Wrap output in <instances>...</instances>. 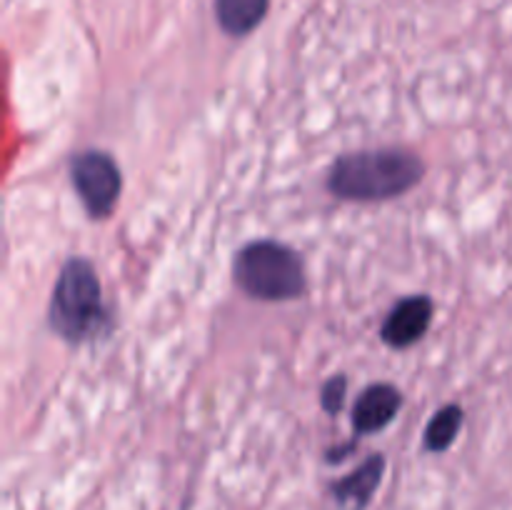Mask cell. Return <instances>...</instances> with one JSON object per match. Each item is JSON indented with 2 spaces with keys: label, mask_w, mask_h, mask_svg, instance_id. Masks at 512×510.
<instances>
[{
  "label": "cell",
  "mask_w": 512,
  "mask_h": 510,
  "mask_svg": "<svg viewBox=\"0 0 512 510\" xmlns=\"http://www.w3.org/2000/svg\"><path fill=\"white\" fill-rule=\"evenodd\" d=\"M425 163L405 148H365L340 155L328 173V190L350 203H380L405 195L423 180Z\"/></svg>",
  "instance_id": "cell-1"
},
{
  "label": "cell",
  "mask_w": 512,
  "mask_h": 510,
  "mask_svg": "<svg viewBox=\"0 0 512 510\" xmlns=\"http://www.w3.org/2000/svg\"><path fill=\"white\" fill-rule=\"evenodd\" d=\"M50 328L68 343H85L103 330L108 313L95 268L85 258H70L60 268L48 308Z\"/></svg>",
  "instance_id": "cell-2"
},
{
  "label": "cell",
  "mask_w": 512,
  "mask_h": 510,
  "mask_svg": "<svg viewBox=\"0 0 512 510\" xmlns=\"http://www.w3.org/2000/svg\"><path fill=\"white\" fill-rule=\"evenodd\" d=\"M233 278L245 295L265 303L295 300L305 293L303 260L278 240H253L240 248Z\"/></svg>",
  "instance_id": "cell-3"
},
{
  "label": "cell",
  "mask_w": 512,
  "mask_h": 510,
  "mask_svg": "<svg viewBox=\"0 0 512 510\" xmlns=\"http://www.w3.org/2000/svg\"><path fill=\"white\" fill-rule=\"evenodd\" d=\"M70 180L80 203L93 220L110 218L120 200V168L103 150H85L70 160Z\"/></svg>",
  "instance_id": "cell-4"
},
{
  "label": "cell",
  "mask_w": 512,
  "mask_h": 510,
  "mask_svg": "<svg viewBox=\"0 0 512 510\" xmlns=\"http://www.w3.org/2000/svg\"><path fill=\"white\" fill-rule=\"evenodd\" d=\"M435 305L428 295H410L395 303L385 318L383 328H380V338L385 345L400 350L410 348V345L420 343L428 333L430 323H433Z\"/></svg>",
  "instance_id": "cell-5"
},
{
  "label": "cell",
  "mask_w": 512,
  "mask_h": 510,
  "mask_svg": "<svg viewBox=\"0 0 512 510\" xmlns=\"http://www.w3.org/2000/svg\"><path fill=\"white\" fill-rule=\"evenodd\" d=\"M403 405V395L390 383H373L358 395L353 405L355 435H370L388 428Z\"/></svg>",
  "instance_id": "cell-6"
},
{
  "label": "cell",
  "mask_w": 512,
  "mask_h": 510,
  "mask_svg": "<svg viewBox=\"0 0 512 510\" xmlns=\"http://www.w3.org/2000/svg\"><path fill=\"white\" fill-rule=\"evenodd\" d=\"M385 458L380 453L370 455L360 468H355L348 478L333 483V498L343 510H365L373 500L375 490L383 483Z\"/></svg>",
  "instance_id": "cell-7"
},
{
  "label": "cell",
  "mask_w": 512,
  "mask_h": 510,
  "mask_svg": "<svg viewBox=\"0 0 512 510\" xmlns=\"http://www.w3.org/2000/svg\"><path fill=\"white\" fill-rule=\"evenodd\" d=\"M270 0H215V18L228 35H248L263 23Z\"/></svg>",
  "instance_id": "cell-8"
},
{
  "label": "cell",
  "mask_w": 512,
  "mask_h": 510,
  "mask_svg": "<svg viewBox=\"0 0 512 510\" xmlns=\"http://www.w3.org/2000/svg\"><path fill=\"white\" fill-rule=\"evenodd\" d=\"M463 420L465 415L460 405L450 403L445 408H440L428 423V428H425V450H430V453H443V450H448L455 443V438H458L460 428H463Z\"/></svg>",
  "instance_id": "cell-9"
},
{
  "label": "cell",
  "mask_w": 512,
  "mask_h": 510,
  "mask_svg": "<svg viewBox=\"0 0 512 510\" xmlns=\"http://www.w3.org/2000/svg\"><path fill=\"white\" fill-rule=\"evenodd\" d=\"M345 393H348V380H345V375H333L330 380H325L323 390H320V405H323L325 413H338L345 403Z\"/></svg>",
  "instance_id": "cell-10"
}]
</instances>
